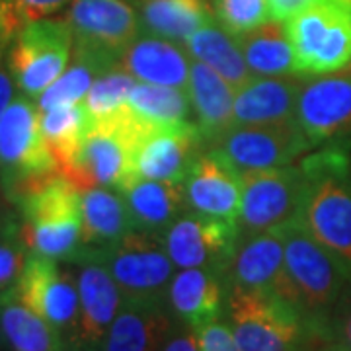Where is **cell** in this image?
Here are the masks:
<instances>
[{"mask_svg": "<svg viewBox=\"0 0 351 351\" xmlns=\"http://www.w3.org/2000/svg\"><path fill=\"white\" fill-rule=\"evenodd\" d=\"M174 322L168 304L123 302L98 351H162Z\"/></svg>", "mask_w": 351, "mask_h": 351, "instance_id": "cell-25", "label": "cell"}, {"mask_svg": "<svg viewBox=\"0 0 351 351\" xmlns=\"http://www.w3.org/2000/svg\"><path fill=\"white\" fill-rule=\"evenodd\" d=\"M301 221L339 263L351 283V158L341 147H322L299 164Z\"/></svg>", "mask_w": 351, "mask_h": 351, "instance_id": "cell-1", "label": "cell"}, {"mask_svg": "<svg viewBox=\"0 0 351 351\" xmlns=\"http://www.w3.org/2000/svg\"><path fill=\"white\" fill-rule=\"evenodd\" d=\"M207 147L239 174L289 166L311 149L297 119L274 125H234Z\"/></svg>", "mask_w": 351, "mask_h": 351, "instance_id": "cell-12", "label": "cell"}, {"mask_svg": "<svg viewBox=\"0 0 351 351\" xmlns=\"http://www.w3.org/2000/svg\"><path fill=\"white\" fill-rule=\"evenodd\" d=\"M184 189L188 211L239 225L242 201L240 174L215 152H201L184 182Z\"/></svg>", "mask_w": 351, "mask_h": 351, "instance_id": "cell-19", "label": "cell"}, {"mask_svg": "<svg viewBox=\"0 0 351 351\" xmlns=\"http://www.w3.org/2000/svg\"><path fill=\"white\" fill-rule=\"evenodd\" d=\"M242 201L239 226L242 239L276 230L301 213V166H279L240 174Z\"/></svg>", "mask_w": 351, "mask_h": 351, "instance_id": "cell-11", "label": "cell"}, {"mask_svg": "<svg viewBox=\"0 0 351 351\" xmlns=\"http://www.w3.org/2000/svg\"><path fill=\"white\" fill-rule=\"evenodd\" d=\"M20 228H22V219H20L18 209L10 211V213L0 215V244H4L6 240L18 237Z\"/></svg>", "mask_w": 351, "mask_h": 351, "instance_id": "cell-43", "label": "cell"}, {"mask_svg": "<svg viewBox=\"0 0 351 351\" xmlns=\"http://www.w3.org/2000/svg\"><path fill=\"white\" fill-rule=\"evenodd\" d=\"M188 94L193 108L195 125L205 145L225 135L234 127V90L223 76L207 64L191 59Z\"/></svg>", "mask_w": 351, "mask_h": 351, "instance_id": "cell-24", "label": "cell"}, {"mask_svg": "<svg viewBox=\"0 0 351 351\" xmlns=\"http://www.w3.org/2000/svg\"><path fill=\"white\" fill-rule=\"evenodd\" d=\"M205 147L199 127L195 123L184 125H152L147 123L138 138L133 174L145 180L184 184L189 170Z\"/></svg>", "mask_w": 351, "mask_h": 351, "instance_id": "cell-17", "label": "cell"}, {"mask_svg": "<svg viewBox=\"0 0 351 351\" xmlns=\"http://www.w3.org/2000/svg\"><path fill=\"white\" fill-rule=\"evenodd\" d=\"M29 250L25 248L22 234L0 244V297L16 293L20 277L24 274Z\"/></svg>", "mask_w": 351, "mask_h": 351, "instance_id": "cell-37", "label": "cell"}, {"mask_svg": "<svg viewBox=\"0 0 351 351\" xmlns=\"http://www.w3.org/2000/svg\"><path fill=\"white\" fill-rule=\"evenodd\" d=\"M143 32L184 43L197 29L215 22L209 0H133Z\"/></svg>", "mask_w": 351, "mask_h": 351, "instance_id": "cell-27", "label": "cell"}, {"mask_svg": "<svg viewBox=\"0 0 351 351\" xmlns=\"http://www.w3.org/2000/svg\"><path fill=\"white\" fill-rule=\"evenodd\" d=\"M4 346H6V341H4V336H2V328H0V351L4 350Z\"/></svg>", "mask_w": 351, "mask_h": 351, "instance_id": "cell-46", "label": "cell"}, {"mask_svg": "<svg viewBox=\"0 0 351 351\" xmlns=\"http://www.w3.org/2000/svg\"><path fill=\"white\" fill-rule=\"evenodd\" d=\"M147 121L127 106L110 119L96 121L90 135L61 174L80 191L90 188L117 189L133 174L135 149Z\"/></svg>", "mask_w": 351, "mask_h": 351, "instance_id": "cell-4", "label": "cell"}, {"mask_svg": "<svg viewBox=\"0 0 351 351\" xmlns=\"http://www.w3.org/2000/svg\"><path fill=\"white\" fill-rule=\"evenodd\" d=\"M215 18L232 36H242L271 20L269 0H211Z\"/></svg>", "mask_w": 351, "mask_h": 351, "instance_id": "cell-36", "label": "cell"}, {"mask_svg": "<svg viewBox=\"0 0 351 351\" xmlns=\"http://www.w3.org/2000/svg\"><path fill=\"white\" fill-rule=\"evenodd\" d=\"M110 71H113V69L100 63L98 59L73 51V57H71V63L66 66V71L36 100L39 113L47 112L51 108H59V106L82 104L86 100L92 84L101 75H106Z\"/></svg>", "mask_w": 351, "mask_h": 351, "instance_id": "cell-33", "label": "cell"}, {"mask_svg": "<svg viewBox=\"0 0 351 351\" xmlns=\"http://www.w3.org/2000/svg\"><path fill=\"white\" fill-rule=\"evenodd\" d=\"M94 117L88 112L86 104L59 106L39 113V125L43 138L55 156L59 172L73 162L80 147L94 127Z\"/></svg>", "mask_w": 351, "mask_h": 351, "instance_id": "cell-31", "label": "cell"}, {"mask_svg": "<svg viewBox=\"0 0 351 351\" xmlns=\"http://www.w3.org/2000/svg\"><path fill=\"white\" fill-rule=\"evenodd\" d=\"M98 256L115 279L123 302L168 304V287L176 265L162 239L133 230L119 244Z\"/></svg>", "mask_w": 351, "mask_h": 351, "instance_id": "cell-10", "label": "cell"}, {"mask_svg": "<svg viewBox=\"0 0 351 351\" xmlns=\"http://www.w3.org/2000/svg\"><path fill=\"white\" fill-rule=\"evenodd\" d=\"M64 20L73 32V51L98 59L110 69L143 34L133 0H73Z\"/></svg>", "mask_w": 351, "mask_h": 351, "instance_id": "cell-9", "label": "cell"}, {"mask_svg": "<svg viewBox=\"0 0 351 351\" xmlns=\"http://www.w3.org/2000/svg\"><path fill=\"white\" fill-rule=\"evenodd\" d=\"M234 38L254 76H297L285 22L267 20L260 27Z\"/></svg>", "mask_w": 351, "mask_h": 351, "instance_id": "cell-30", "label": "cell"}, {"mask_svg": "<svg viewBox=\"0 0 351 351\" xmlns=\"http://www.w3.org/2000/svg\"><path fill=\"white\" fill-rule=\"evenodd\" d=\"M242 239L237 223L188 211L164 234V248L178 269H209L226 276Z\"/></svg>", "mask_w": 351, "mask_h": 351, "instance_id": "cell-14", "label": "cell"}, {"mask_svg": "<svg viewBox=\"0 0 351 351\" xmlns=\"http://www.w3.org/2000/svg\"><path fill=\"white\" fill-rule=\"evenodd\" d=\"M336 2H339V4H343V6L351 8V0H336Z\"/></svg>", "mask_w": 351, "mask_h": 351, "instance_id": "cell-48", "label": "cell"}, {"mask_svg": "<svg viewBox=\"0 0 351 351\" xmlns=\"http://www.w3.org/2000/svg\"><path fill=\"white\" fill-rule=\"evenodd\" d=\"M228 279L209 269H180L168 287V308L193 332L226 314Z\"/></svg>", "mask_w": 351, "mask_h": 351, "instance_id": "cell-20", "label": "cell"}, {"mask_svg": "<svg viewBox=\"0 0 351 351\" xmlns=\"http://www.w3.org/2000/svg\"><path fill=\"white\" fill-rule=\"evenodd\" d=\"M162 351H201L197 334L191 328L176 320L168 338L164 341Z\"/></svg>", "mask_w": 351, "mask_h": 351, "instance_id": "cell-40", "label": "cell"}, {"mask_svg": "<svg viewBox=\"0 0 351 351\" xmlns=\"http://www.w3.org/2000/svg\"><path fill=\"white\" fill-rule=\"evenodd\" d=\"M301 76H254L234 94V125L295 121Z\"/></svg>", "mask_w": 351, "mask_h": 351, "instance_id": "cell-22", "label": "cell"}, {"mask_svg": "<svg viewBox=\"0 0 351 351\" xmlns=\"http://www.w3.org/2000/svg\"><path fill=\"white\" fill-rule=\"evenodd\" d=\"M291 351H313V350H308V348L302 343V346H299V348H295V350H291Z\"/></svg>", "mask_w": 351, "mask_h": 351, "instance_id": "cell-47", "label": "cell"}, {"mask_svg": "<svg viewBox=\"0 0 351 351\" xmlns=\"http://www.w3.org/2000/svg\"><path fill=\"white\" fill-rule=\"evenodd\" d=\"M10 211H16V207H14V203L8 197V191L4 188V182L0 178V215L10 213Z\"/></svg>", "mask_w": 351, "mask_h": 351, "instance_id": "cell-44", "label": "cell"}, {"mask_svg": "<svg viewBox=\"0 0 351 351\" xmlns=\"http://www.w3.org/2000/svg\"><path fill=\"white\" fill-rule=\"evenodd\" d=\"M287 34L301 78L339 73L351 64V8L336 0H314L289 18Z\"/></svg>", "mask_w": 351, "mask_h": 351, "instance_id": "cell-6", "label": "cell"}, {"mask_svg": "<svg viewBox=\"0 0 351 351\" xmlns=\"http://www.w3.org/2000/svg\"><path fill=\"white\" fill-rule=\"evenodd\" d=\"M127 203L135 232L164 239L168 228L188 209L184 184L129 176L117 188Z\"/></svg>", "mask_w": 351, "mask_h": 351, "instance_id": "cell-21", "label": "cell"}, {"mask_svg": "<svg viewBox=\"0 0 351 351\" xmlns=\"http://www.w3.org/2000/svg\"><path fill=\"white\" fill-rule=\"evenodd\" d=\"M59 174L43 138L38 101L18 94L0 117V178L14 203L39 182Z\"/></svg>", "mask_w": 351, "mask_h": 351, "instance_id": "cell-5", "label": "cell"}, {"mask_svg": "<svg viewBox=\"0 0 351 351\" xmlns=\"http://www.w3.org/2000/svg\"><path fill=\"white\" fill-rule=\"evenodd\" d=\"M129 106L138 117L152 125L195 123L188 90L137 82L131 90Z\"/></svg>", "mask_w": 351, "mask_h": 351, "instance_id": "cell-32", "label": "cell"}, {"mask_svg": "<svg viewBox=\"0 0 351 351\" xmlns=\"http://www.w3.org/2000/svg\"><path fill=\"white\" fill-rule=\"evenodd\" d=\"M313 2L314 0H269L271 20L287 22L289 18H293L295 14L301 12L302 8H306Z\"/></svg>", "mask_w": 351, "mask_h": 351, "instance_id": "cell-42", "label": "cell"}, {"mask_svg": "<svg viewBox=\"0 0 351 351\" xmlns=\"http://www.w3.org/2000/svg\"><path fill=\"white\" fill-rule=\"evenodd\" d=\"M226 322L240 351H291L313 339L291 302L237 285H228Z\"/></svg>", "mask_w": 351, "mask_h": 351, "instance_id": "cell-7", "label": "cell"}, {"mask_svg": "<svg viewBox=\"0 0 351 351\" xmlns=\"http://www.w3.org/2000/svg\"><path fill=\"white\" fill-rule=\"evenodd\" d=\"M119 66L137 82L188 90L191 57L182 43L143 32L127 47Z\"/></svg>", "mask_w": 351, "mask_h": 351, "instance_id": "cell-23", "label": "cell"}, {"mask_svg": "<svg viewBox=\"0 0 351 351\" xmlns=\"http://www.w3.org/2000/svg\"><path fill=\"white\" fill-rule=\"evenodd\" d=\"M182 45L186 47L191 59L207 64L217 75L223 76L234 92H239L254 78L250 66L244 61L237 38L217 22L197 29Z\"/></svg>", "mask_w": 351, "mask_h": 351, "instance_id": "cell-28", "label": "cell"}, {"mask_svg": "<svg viewBox=\"0 0 351 351\" xmlns=\"http://www.w3.org/2000/svg\"><path fill=\"white\" fill-rule=\"evenodd\" d=\"M75 263L80 313L71 351H98L123 306V297L98 254L84 252Z\"/></svg>", "mask_w": 351, "mask_h": 351, "instance_id": "cell-16", "label": "cell"}, {"mask_svg": "<svg viewBox=\"0 0 351 351\" xmlns=\"http://www.w3.org/2000/svg\"><path fill=\"white\" fill-rule=\"evenodd\" d=\"M20 234L32 254L75 263L82 252L80 189L61 172L27 189L16 203Z\"/></svg>", "mask_w": 351, "mask_h": 351, "instance_id": "cell-3", "label": "cell"}, {"mask_svg": "<svg viewBox=\"0 0 351 351\" xmlns=\"http://www.w3.org/2000/svg\"><path fill=\"white\" fill-rule=\"evenodd\" d=\"M324 351H346V350H341V348H338V346H334V343H330V346H328L326 350Z\"/></svg>", "mask_w": 351, "mask_h": 351, "instance_id": "cell-45", "label": "cell"}, {"mask_svg": "<svg viewBox=\"0 0 351 351\" xmlns=\"http://www.w3.org/2000/svg\"><path fill=\"white\" fill-rule=\"evenodd\" d=\"M82 203V246L84 252L101 254L133 232L131 215L123 195L113 188L80 191ZM82 252V254H84Z\"/></svg>", "mask_w": 351, "mask_h": 351, "instance_id": "cell-26", "label": "cell"}, {"mask_svg": "<svg viewBox=\"0 0 351 351\" xmlns=\"http://www.w3.org/2000/svg\"><path fill=\"white\" fill-rule=\"evenodd\" d=\"M226 279L228 285L276 295L293 304V293L285 274V242L281 228L240 239Z\"/></svg>", "mask_w": 351, "mask_h": 351, "instance_id": "cell-18", "label": "cell"}, {"mask_svg": "<svg viewBox=\"0 0 351 351\" xmlns=\"http://www.w3.org/2000/svg\"><path fill=\"white\" fill-rule=\"evenodd\" d=\"M135 84H137V78L129 75L121 66L101 75L92 84L86 100H84L94 121L110 119L112 115L125 110L129 106L131 90L135 88Z\"/></svg>", "mask_w": 351, "mask_h": 351, "instance_id": "cell-34", "label": "cell"}, {"mask_svg": "<svg viewBox=\"0 0 351 351\" xmlns=\"http://www.w3.org/2000/svg\"><path fill=\"white\" fill-rule=\"evenodd\" d=\"M16 297L49 322L71 350L80 313L78 285L71 271L61 269L59 262L51 258L29 252L24 274L16 287Z\"/></svg>", "mask_w": 351, "mask_h": 351, "instance_id": "cell-13", "label": "cell"}, {"mask_svg": "<svg viewBox=\"0 0 351 351\" xmlns=\"http://www.w3.org/2000/svg\"><path fill=\"white\" fill-rule=\"evenodd\" d=\"M285 242V274L293 304L313 339L330 343V320L348 279L332 254L314 239L301 217L281 226Z\"/></svg>", "mask_w": 351, "mask_h": 351, "instance_id": "cell-2", "label": "cell"}, {"mask_svg": "<svg viewBox=\"0 0 351 351\" xmlns=\"http://www.w3.org/2000/svg\"><path fill=\"white\" fill-rule=\"evenodd\" d=\"M350 71H351V64H350Z\"/></svg>", "mask_w": 351, "mask_h": 351, "instance_id": "cell-49", "label": "cell"}, {"mask_svg": "<svg viewBox=\"0 0 351 351\" xmlns=\"http://www.w3.org/2000/svg\"><path fill=\"white\" fill-rule=\"evenodd\" d=\"M0 328L10 351H71L63 336L16 293L0 297Z\"/></svg>", "mask_w": 351, "mask_h": 351, "instance_id": "cell-29", "label": "cell"}, {"mask_svg": "<svg viewBox=\"0 0 351 351\" xmlns=\"http://www.w3.org/2000/svg\"><path fill=\"white\" fill-rule=\"evenodd\" d=\"M73 0H0V43H10L32 22L53 18Z\"/></svg>", "mask_w": 351, "mask_h": 351, "instance_id": "cell-35", "label": "cell"}, {"mask_svg": "<svg viewBox=\"0 0 351 351\" xmlns=\"http://www.w3.org/2000/svg\"><path fill=\"white\" fill-rule=\"evenodd\" d=\"M295 119L311 149L351 137V71L302 80Z\"/></svg>", "mask_w": 351, "mask_h": 351, "instance_id": "cell-15", "label": "cell"}, {"mask_svg": "<svg viewBox=\"0 0 351 351\" xmlns=\"http://www.w3.org/2000/svg\"><path fill=\"white\" fill-rule=\"evenodd\" d=\"M16 82L8 66V55H6V43H0V117L10 108L16 98Z\"/></svg>", "mask_w": 351, "mask_h": 351, "instance_id": "cell-41", "label": "cell"}, {"mask_svg": "<svg viewBox=\"0 0 351 351\" xmlns=\"http://www.w3.org/2000/svg\"><path fill=\"white\" fill-rule=\"evenodd\" d=\"M6 55L16 86L24 96L38 100L71 63V25L64 18L32 22L6 43Z\"/></svg>", "mask_w": 351, "mask_h": 351, "instance_id": "cell-8", "label": "cell"}, {"mask_svg": "<svg viewBox=\"0 0 351 351\" xmlns=\"http://www.w3.org/2000/svg\"><path fill=\"white\" fill-rule=\"evenodd\" d=\"M201 351H240L234 334L226 320H217L207 326L199 328L197 332Z\"/></svg>", "mask_w": 351, "mask_h": 351, "instance_id": "cell-39", "label": "cell"}, {"mask_svg": "<svg viewBox=\"0 0 351 351\" xmlns=\"http://www.w3.org/2000/svg\"><path fill=\"white\" fill-rule=\"evenodd\" d=\"M330 343L351 351V283L346 285L330 320Z\"/></svg>", "mask_w": 351, "mask_h": 351, "instance_id": "cell-38", "label": "cell"}]
</instances>
